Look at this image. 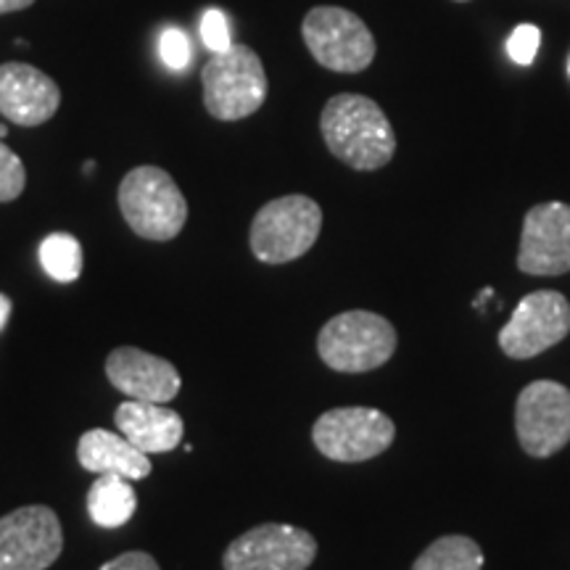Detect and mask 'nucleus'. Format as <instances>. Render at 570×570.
Masks as SVG:
<instances>
[{
  "instance_id": "nucleus-1",
  "label": "nucleus",
  "mask_w": 570,
  "mask_h": 570,
  "mask_svg": "<svg viewBox=\"0 0 570 570\" xmlns=\"http://www.w3.org/2000/svg\"><path fill=\"white\" fill-rule=\"evenodd\" d=\"M320 130L327 151L360 173H373L394 159L396 135L373 98L356 92L333 96L323 109Z\"/></svg>"
},
{
  "instance_id": "nucleus-2",
  "label": "nucleus",
  "mask_w": 570,
  "mask_h": 570,
  "mask_svg": "<svg viewBox=\"0 0 570 570\" xmlns=\"http://www.w3.org/2000/svg\"><path fill=\"white\" fill-rule=\"evenodd\" d=\"M396 331L375 312L352 309L331 317L317 336L320 360L336 373H370L394 356Z\"/></svg>"
},
{
  "instance_id": "nucleus-3",
  "label": "nucleus",
  "mask_w": 570,
  "mask_h": 570,
  "mask_svg": "<svg viewBox=\"0 0 570 570\" xmlns=\"http://www.w3.org/2000/svg\"><path fill=\"white\" fill-rule=\"evenodd\" d=\"M125 223L148 240H173L188 223V202L173 175L159 167H135L119 183Z\"/></svg>"
},
{
  "instance_id": "nucleus-4",
  "label": "nucleus",
  "mask_w": 570,
  "mask_h": 570,
  "mask_svg": "<svg viewBox=\"0 0 570 570\" xmlns=\"http://www.w3.org/2000/svg\"><path fill=\"white\" fill-rule=\"evenodd\" d=\"M323 230V209L309 196L275 198L256 212L248 244L265 265H285L304 256Z\"/></svg>"
},
{
  "instance_id": "nucleus-5",
  "label": "nucleus",
  "mask_w": 570,
  "mask_h": 570,
  "mask_svg": "<svg viewBox=\"0 0 570 570\" xmlns=\"http://www.w3.org/2000/svg\"><path fill=\"white\" fill-rule=\"evenodd\" d=\"M204 106L219 122H238L262 109L267 98V75L252 48L233 46L225 53H212L202 69Z\"/></svg>"
},
{
  "instance_id": "nucleus-6",
  "label": "nucleus",
  "mask_w": 570,
  "mask_h": 570,
  "mask_svg": "<svg viewBox=\"0 0 570 570\" xmlns=\"http://www.w3.org/2000/svg\"><path fill=\"white\" fill-rule=\"evenodd\" d=\"M302 35L309 53L325 69L354 75L375 59V38L356 13L338 6H317L304 17Z\"/></svg>"
},
{
  "instance_id": "nucleus-7",
  "label": "nucleus",
  "mask_w": 570,
  "mask_h": 570,
  "mask_svg": "<svg viewBox=\"0 0 570 570\" xmlns=\"http://www.w3.org/2000/svg\"><path fill=\"white\" fill-rule=\"evenodd\" d=\"M396 425L373 407H336L317 417L312 441L327 460L365 462L394 444Z\"/></svg>"
},
{
  "instance_id": "nucleus-8",
  "label": "nucleus",
  "mask_w": 570,
  "mask_h": 570,
  "mask_svg": "<svg viewBox=\"0 0 570 570\" xmlns=\"http://www.w3.org/2000/svg\"><path fill=\"white\" fill-rule=\"evenodd\" d=\"M515 431L525 454L552 458L570 441V391L558 381H533L520 391Z\"/></svg>"
},
{
  "instance_id": "nucleus-9",
  "label": "nucleus",
  "mask_w": 570,
  "mask_h": 570,
  "mask_svg": "<svg viewBox=\"0 0 570 570\" xmlns=\"http://www.w3.org/2000/svg\"><path fill=\"white\" fill-rule=\"evenodd\" d=\"M61 550V520L46 504H27L0 518V570H48Z\"/></svg>"
},
{
  "instance_id": "nucleus-10",
  "label": "nucleus",
  "mask_w": 570,
  "mask_h": 570,
  "mask_svg": "<svg viewBox=\"0 0 570 570\" xmlns=\"http://www.w3.org/2000/svg\"><path fill=\"white\" fill-rule=\"evenodd\" d=\"M570 333V302L560 291H533L523 296L508 325L499 331V346L510 360H533L558 346Z\"/></svg>"
},
{
  "instance_id": "nucleus-11",
  "label": "nucleus",
  "mask_w": 570,
  "mask_h": 570,
  "mask_svg": "<svg viewBox=\"0 0 570 570\" xmlns=\"http://www.w3.org/2000/svg\"><path fill=\"white\" fill-rule=\"evenodd\" d=\"M317 558L309 531L285 523H265L240 533L225 550V570H306Z\"/></svg>"
},
{
  "instance_id": "nucleus-12",
  "label": "nucleus",
  "mask_w": 570,
  "mask_h": 570,
  "mask_svg": "<svg viewBox=\"0 0 570 570\" xmlns=\"http://www.w3.org/2000/svg\"><path fill=\"white\" fill-rule=\"evenodd\" d=\"M520 273L554 277L570 273V206L539 204L525 214L518 252Z\"/></svg>"
},
{
  "instance_id": "nucleus-13",
  "label": "nucleus",
  "mask_w": 570,
  "mask_h": 570,
  "mask_svg": "<svg viewBox=\"0 0 570 570\" xmlns=\"http://www.w3.org/2000/svg\"><path fill=\"white\" fill-rule=\"evenodd\" d=\"M106 377L125 396L156 404H169L183 386L173 362L138 346L114 348L106 360Z\"/></svg>"
},
{
  "instance_id": "nucleus-14",
  "label": "nucleus",
  "mask_w": 570,
  "mask_h": 570,
  "mask_svg": "<svg viewBox=\"0 0 570 570\" xmlns=\"http://www.w3.org/2000/svg\"><path fill=\"white\" fill-rule=\"evenodd\" d=\"M61 106V90L30 63H0V114L13 125L38 127Z\"/></svg>"
},
{
  "instance_id": "nucleus-15",
  "label": "nucleus",
  "mask_w": 570,
  "mask_h": 570,
  "mask_svg": "<svg viewBox=\"0 0 570 570\" xmlns=\"http://www.w3.org/2000/svg\"><path fill=\"white\" fill-rule=\"evenodd\" d=\"M114 423H117L119 433L146 454H161L173 452L183 441V415L175 412L167 404L156 402H122L114 412Z\"/></svg>"
},
{
  "instance_id": "nucleus-16",
  "label": "nucleus",
  "mask_w": 570,
  "mask_h": 570,
  "mask_svg": "<svg viewBox=\"0 0 570 570\" xmlns=\"http://www.w3.org/2000/svg\"><path fill=\"white\" fill-rule=\"evenodd\" d=\"M77 460L82 470L104 475H122L127 481H142L151 475V460L146 452L130 444L122 433L92 428L77 441Z\"/></svg>"
},
{
  "instance_id": "nucleus-17",
  "label": "nucleus",
  "mask_w": 570,
  "mask_h": 570,
  "mask_svg": "<svg viewBox=\"0 0 570 570\" xmlns=\"http://www.w3.org/2000/svg\"><path fill=\"white\" fill-rule=\"evenodd\" d=\"M138 510V494L122 475H98L88 491V515L101 529H122Z\"/></svg>"
},
{
  "instance_id": "nucleus-18",
  "label": "nucleus",
  "mask_w": 570,
  "mask_h": 570,
  "mask_svg": "<svg viewBox=\"0 0 570 570\" xmlns=\"http://www.w3.org/2000/svg\"><path fill=\"white\" fill-rule=\"evenodd\" d=\"M483 552L468 537H441L415 560L412 570H481Z\"/></svg>"
},
{
  "instance_id": "nucleus-19",
  "label": "nucleus",
  "mask_w": 570,
  "mask_h": 570,
  "mask_svg": "<svg viewBox=\"0 0 570 570\" xmlns=\"http://www.w3.org/2000/svg\"><path fill=\"white\" fill-rule=\"evenodd\" d=\"M40 265L48 277L59 283H75L82 275L85 256L80 240L71 233H51L40 244Z\"/></svg>"
},
{
  "instance_id": "nucleus-20",
  "label": "nucleus",
  "mask_w": 570,
  "mask_h": 570,
  "mask_svg": "<svg viewBox=\"0 0 570 570\" xmlns=\"http://www.w3.org/2000/svg\"><path fill=\"white\" fill-rule=\"evenodd\" d=\"M27 185V173H24V164L17 154L0 140V204L13 202V198L21 196Z\"/></svg>"
},
{
  "instance_id": "nucleus-21",
  "label": "nucleus",
  "mask_w": 570,
  "mask_h": 570,
  "mask_svg": "<svg viewBox=\"0 0 570 570\" xmlns=\"http://www.w3.org/2000/svg\"><path fill=\"white\" fill-rule=\"evenodd\" d=\"M159 56L173 71H183L190 67L194 59V48H190V38L180 27H167L159 38Z\"/></svg>"
},
{
  "instance_id": "nucleus-22",
  "label": "nucleus",
  "mask_w": 570,
  "mask_h": 570,
  "mask_svg": "<svg viewBox=\"0 0 570 570\" xmlns=\"http://www.w3.org/2000/svg\"><path fill=\"white\" fill-rule=\"evenodd\" d=\"M202 40L209 53H225L233 48V35H230V19L225 11L209 9L202 17Z\"/></svg>"
},
{
  "instance_id": "nucleus-23",
  "label": "nucleus",
  "mask_w": 570,
  "mask_h": 570,
  "mask_svg": "<svg viewBox=\"0 0 570 570\" xmlns=\"http://www.w3.org/2000/svg\"><path fill=\"white\" fill-rule=\"evenodd\" d=\"M541 46V30L533 24H520L512 30L508 38V53L510 59L520 63V67H531L533 59H537Z\"/></svg>"
},
{
  "instance_id": "nucleus-24",
  "label": "nucleus",
  "mask_w": 570,
  "mask_h": 570,
  "mask_svg": "<svg viewBox=\"0 0 570 570\" xmlns=\"http://www.w3.org/2000/svg\"><path fill=\"white\" fill-rule=\"evenodd\" d=\"M98 570H161L148 552H125L119 558L104 562Z\"/></svg>"
},
{
  "instance_id": "nucleus-25",
  "label": "nucleus",
  "mask_w": 570,
  "mask_h": 570,
  "mask_svg": "<svg viewBox=\"0 0 570 570\" xmlns=\"http://www.w3.org/2000/svg\"><path fill=\"white\" fill-rule=\"evenodd\" d=\"M35 0H0V17L11 11H21V9H30Z\"/></svg>"
},
{
  "instance_id": "nucleus-26",
  "label": "nucleus",
  "mask_w": 570,
  "mask_h": 570,
  "mask_svg": "<svg viewBox=\"0 0 570 570\" xmlns=\"http://www.w3.org/2000/svg\"><path fill=\"white\" fill-rule=\"evenodd\" d=\"M11 309H13L11 298L6 296V294H0V331H3L6 323H9V317H11Z\"/></svg>"
},
{
  "instance_id": "nucleus-27",
  "label": "nucleus",
  "mask_w": 570,
  "mask_h": 570,
  "mask_svg": "<svg viewBox=\"0 0 570 570\" xmlns=\"http://www.w3.org/2000/svg\"><path fill=\"white\" fill-rule=\"evenodd\" d=\"M6 135H9V127H6V125H0V140H3Z\"/></svg>"
},
{
  "instance_id": "nucleus-28",
  "label": "nucleus",
  "mask_w": 570,
  "mask_h": 570,
  "mask_svg": "<svg viewBox=\"0 0 570 570\" xmlns=\"http://www.w3.org/2000/svg\"><path fill=\"white\" fill-rule=\"evenodd\" d=\"M568 75H570V61H568Z\"/></svg>"
},
{
  "instance_id": "nucleus-29",
  "label": "nucleus",
  "mask_w": 570,
  "mask_h": 570,
  "mask_svg": "<svg viewBox=\"0 0 570 570\" xmlns=\"http://www.w3.org/2000/svg\"><path fill=\"white\" fill-rule=\"evenodd\" d=\"M458 3H465V0H458Z\"/></svg>"
}]
</instances>
